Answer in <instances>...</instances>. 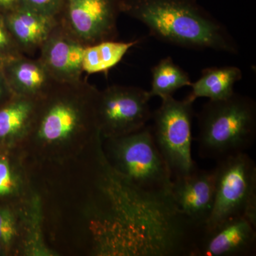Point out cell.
Listing matches in <instances>:
<instances>
[{
    "label": "cell",
    "mask_w": 256,
    "mask_h": 256,
    "mask_svg": "<svg viewBox=\"0 0 256 256\" xmlns=\"http://www.w3.org/2000/svg\"><path fill=\"white\" fill-rule=\"evenodd\" d=\"M151 98L158 96L162 99L173 96L176 90L184 87L191 86L190 75L171 57L162 58L151 69Z\"/></svg>",
    "instance_id": "cell-16"
},
{
    "label": "cell",
    "mask_w": 256,
    "mask_h": 256,
    "mask_svg": "<svg viewBox=\"0 0 256 256\" xmlns=\"http://www.w3.org/2000/svg\"><path fill=\"white\" fill-rule=\"evenodd\" d=\"M242 78V69L233 66L203 69L200 78L192 82V92L186 98L194 102L198 98L225 100L235 92L234 86Z\"/></svg>",
    "instance_id": "cell-13"
},
{
    "label": "cell",
    "mask_w": 256,
    "mask_h": 256,
    "mask_svg": "<svg viewBox=\"0 0 256 256\" xmlns=\"http://www.w3.org/2000/svg\"><path fill=\"white\" fill-rule=\"evenodd\" d=\"M256 226L244 216L228 218L212 230L204 229L194 256H254Z\"/></svg>",
    "instance_id": "cell-10"
},
{
    "label": "cell",
    "mask_w": 256,
    "mask_h": 256,
    "mask_svg": "<svg viewBox=\"0 0 256 256\" xmlns=\"http://www.w3.org/2000/svg\"><path fill=\"white\" fill-rule=\"evenodd\" d=\"M216 192V171L196 168L190 174L172 180L171 196L183 214L197 226L205 228Z\"/></svg>",
    "instance_id": "cell-9"
},
{
    "label": "cell",
    "mask_w": 256,
    "mask_h": 256,
    "mask_svg": "<svg viewBox=\"0 0 256 256\" xmlns=\"http://www.w3.org/2000/svg\"><path fill=\"white\" fill-rule=\"evenodd\" d=\"M20 4V0H0V12L4 14L18 8Z\"/></svg>",
    "instance_id": "cell-22"
},
{
    "label": "cell",
    "mask_w": 256,
    "mask_h": 256,
    "mask_svg": "<svg viewBox=\"0 0 256 256\" xmlns=\"http://www.w3.org/2000/svg\"><path fill=\"white\" fill-rule=\"evenodd\" d=\"M122 0H63L58 22L86 46L116 40Z\"/></svg>",
    "instance_id": "cell-7"
},
{
    "label": "cell",
    "mask_w": 256,
    "mask_h": 256,
    "mask_svg": "<svg viewBox=\"0 0 256 256\" xmlns=\"http://www.w3.org/2000/svg\"><path fill=\"white\" fill-rule=\"evenodd\" d=\"M198 156L216 161L246 152L256 141V104L234 92L225 100H208L196 114Z\"/></svg>",
    "instance_id": "cell-2"
},
{
    "label": "cell",
    "mask_w": 256,
    "mask_h": 256,
    "mask_svg": "<svg viewBox=\"0 0 256 256\" xmlns=\"http://www.w3.org/2000/svg\"><path fill=\"white\" fill-rule=\"evenodd\" d=\"M16 184L9 161L0 156V197L10 196L16 190Z\"/></svg>",
    "instance_id": "cell-19"
},
{
    "label": "cell",
    "mask_w": 256,
    "mask_h": 256,
    "mask_svg": "<svg viewBox=\"0 0 256 256\" xmlns=\"http://www.w3.org/2000/svg\"><path fill=\"white\" fill-rule=\"evenodd\" d=\"M121 13L143 24L152 36L170 44L230 54L239 52L228 28L197 0H122Z\"/></svg>",
    "instance_id": "cell-1"
},
{
    "label": "cell",
    "mask_w": 256,
    "mask_h": 256,
    "mask_svg": "<svg viewBox=\"0 0 256 256\" xmlns=\"http://www.w3.org/2000/svg\"><path fill=\"white\" fill-rule=\"evenodd\" d=\"M23 54L10 34L5 23L4 14L0 12V55L4 58H11Z\"/></svg>",
    "instance_id": "cell-20"
},
{
    "label": "cell",
    "mask_w": 256,
    "mask_h": 256,
    "mask_svg": "<svg viewBox=\"0 0 256 256\" xmlns=\"http://www.w3.org/2000/svg\"><path fill=\"white\" fill-rule=\"evenodd\" d=\"M151 98L149 92L136 86L114 85L99 92L96 102L99 131L116 138L146 127L152 116Z\"/></svg>",
    "instance_id": "cell-6"
},
{
    "label": "cell",
    "mask_w": 256,
    "mask_h": 256,
    "mask_svg": "<svg viewBox=\"0 0 256 256\" xmlns=\"http://www.w3.org/2000/svg\"><path fill=\"white\" fill-rule=\"evenodd\" d=\"M110 138L114 162L108 163L116 171L144 192L171 196L172 178L156 146L151 126L127 136Z\"/></svg>",
    "instance_id": "cell-3"
},
{
    "label": "cell",
    "mask_w": 256,
    "mask_h": 256,
    "mask_svg": "<svg viewBox=\"0 0 256 256\" xmlns=\"http://www.w3.org/2000/svg\"><path fill=\"white\" fill-rule=\"evenodd\" d=\"M4 249L5 248L4 247V246H3L2 244L0 242V255H1V254H2V252H4Z\"/></svg>",
    "instance_id": "cell-24"
},
{
    "label": "cell",
    "mask_w": 256,
    "mask_h": 256,
    "mask_svg": "<svg viewBox=\"0 0 256 256\" xmlns=\"http://www.w3.org/2000/svg\"><path fill=\"white\" fill-rule=\"evenodd\" d=\"M16 235V220L12 212L0 206V242L5 248L10 246Z\"/></svg>",
    "instance_id": "cell-17"
},
{
    "label": "cell",
    "mask_w": 256,
    "mask_h": 256,
    "mask_svg": "<svg viewBox=\"0 0 256 256\" xmlns=\"http://www.w3.org/2000/svg\"><path fill=\"white\" fill-rule=\"evenodd\" d=\"M5 23L22 54L33 55L40 50L58 20L20 4L5 13Z\"/></svg>",
    "instance_id": "cell-12"
},
{
    "label": "cell",
    "mask_w": 256,
    "mask_h": 256,
    "mask_svg": "<svg viewBox=\"0 0 256 256\" xmlns=\"http://www.w3.org/2000/svg\"><path fill=\"white\" fill-rule=\"evenodd\" d=\"M6 60V58H4L2 56L0 55V70H2V68L3 64H4Z\"/></svg>",
    "instance_id": "cell-23"
},
{
    "label": "cell",
    "mask_w": 256,
    "mask_h": 256,
    "mask_svg": "<svg viewBox=\"0 0 256 256\" xmlns=\"http://www.w3.org/2000/svg\"><path fill=\"white\" fill-rule=\"evenodd\" d=\"M139 41L109 40L86 46L82 55V68L88 74L106 73L118 65L128 50Z\"/></svg>",
    "instance_id": "cell-15"
},
{
    "label": "cell",
    "mask_w": 256,
    "mask_h": 256,
    "mask_svg": "<svg viewBox=\"0 0 256 256\" xmlns=\"http://www.w3.org/2000/svg\"><path fill=\"white\" fill-rule=\"evenodd\" d=\"M37 100L14 96L0 105V144L10 142L31 127Z\"/></svg>",
    "instance_id": "cell-14"
},
{
    "label": "cell",
    "mask_w": 256,
    "mask_h": 256,
    "mask_svg": "<svg viewBox=\"0 0 256 256\" xmlns=\"http://www.w3.org/2000/svg\"><path fill=\"white\" fill-rule=\"evenodd\" d=\"M13 96L14 94L12 92L4 74L0 70V105L9 100Z\"/></svg>",
    "instance_id": "cell-21"
},
{
    "label": "cell",
    "mask_w": 256,
    "mask_h": 256,
    "mask_svg": "<svg viewBox=\"0 0 256 256\" xmlns=\"http://www.w3.org/2000/svg\"><path fill=\"white\" fill-rule=\"evenodd\" d=\"M85 47L58 22L38 50V58L56 82L76 84L82 80Z\"/></svg>",
    "instance_id": "cell-8"
},
{
    "label": "cell",
    "mask_w": 256,
    "mask_h": 256,
    "mask_svg": "<svg viewBox=\"0 0 256 256\" xmlns=\"http://www.w3.org/2000/svg\"><path fill=\"white\" fill-rule=\"evenodd\" d=\"M2 72L14 96L38 100L56 84L38 60L20 54L6 58Z\"/></svg>",
    "instance_id": "cell-11"
},
{
    "label": "cell",
    "mask_w": 256,
    "mask_h": 256,
    "mask_svg": "<svg viewBox=\"0 0 256 256\" xmlns=\"http://www.w3.org/2000/svg\"><path fill=\"white\" fill-rule=\"evenodd\" d=\"M214 204L205 230L236 216L256 226V164L247 152L217 160Z\"/></svg>",
    "instance_id": "cell-4"
},
{
    "label": "cell",
    "mask_w": 256,
    "mask_h": 256,
    "mask_svg": "<svg viewBox=\"0 0 256 256\" xmlns=\"http://www.w3.org/2000/svg\"><path fill=\"white\" fill-rule=\"evenodd\" d=\"M193 104L186 98L180 100L168 96L162 99L161 105L152 116L154 140L172 180L190 174L198 168L192 156Z\"/></svg>",
    "instance_id": "cell-5"
},
{
    "label": "cell",
    "mask_w": 256,
    "mask_h": 256,
    "mask_svg": "<svg viewBox=\"0 0 256 256\" xmlns=\"http://www.w3.org/2000/svg\"><path fill=\"white\" fill-rule=\"evenodd\" d=\"M63 0H20V4L40 14L57 18Z\"/></svg>",
    "instance_id": "cell-18"
}]
</instances>
